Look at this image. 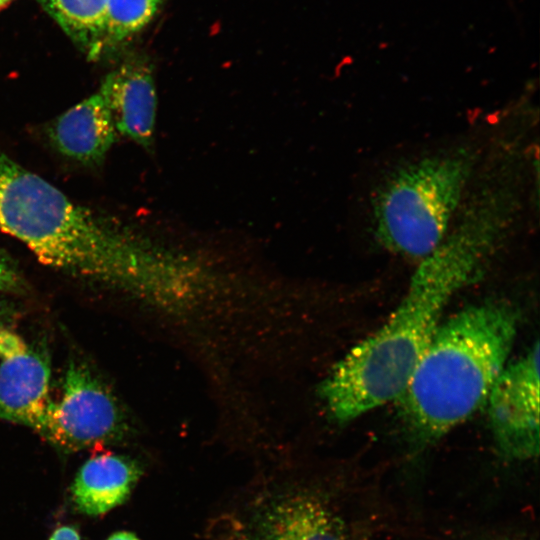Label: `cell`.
Segmentation results:
<instances>
[{"label": "cell", "instance_id": "16", "mask_svg": "<svg viewBox=\"0 0 540 540\" xmlns=\"http://www.w3.org/2000/svg\"><path fill=\"white\" fill-rule=\"evenodd\" d=\"M48 540H81V537L74 526L62 525L52 532Z\"/></svg>", "mask_w": 540, "mask_h": 540}, {"label": "cell", "instance_id": "11", "mask_svg": "<svg viewBox=\"0 0 540 540\" xmlns=\"http://www.w3.org/2000/svg\"><path fill=\"white\" fill-rule=\"evenodd\" d=\"M140 475V466L129 457L110 453L91 457L71 485L72 502L82 514L103 515L129 498Z\"/></svg>", "mask_w": 540, "mask_h": 540}, {"label": "cell", "instance_id": "2", "mask_svg": "<svg viewBox=\"0 0 540 540\" xmlns=\"http://www.w3.org/2000/svg\"><path fill=\"white\" fill-rule=\"evenodd\" d=\"M0 230L43 264L155 300L166 275L135 236L0 150Z\"/></svg>", "mask_w": 540, "mask_h": 540}, {"label": "cell", "instance_id": "14", "mask_svg": "<svg viewBox=\"0 0 540 540\" xmlns=\"http://www.w3.org/2000/svg\"><path fill=\"white\" fill-rule=\"evenodd\" d=\"M29 345L8 328L0 331V359L9 358L26 352Z\"/></svg>", "mask_w": 540, "mask_h": 540}, {"label": "cell", "instance_id": "5", "mask_svg": "<svg viewBox=\"0 0 540 540\" xmlns=\"http://www.w3.org/2000/svg\"><path fill=\"white\" fill-rule=\"evenodd\" d=\"M127 420L116 397L83 362L71 360L62 395L51 403L39 434L61 452L71 453L124 437Z\"/></svg>", "mask_w": 540, "mask_h": 540}, {"label": "cell", "instance_id": "13", "mask_svg": "<svg viewBox=\"0 0 540 540\" xmlns=\"http://www.w3.org/2000/svg\"><path fill=\"white\" fill-rule=\"evenodd\" d=\"M164 0H107L104 23V53L142 30Z\"/></svg>", "mask_w": 540, "mask_h": 540}, {"label": "cell", "instance_id": "12", "mask_svg": "<svg viewBox=\"0 0 540 540\" xmlns=\"http://www.w3.org/2000/svg\"><path fill=\"white\" fill-rule=\"evenodd\" d=\"M71 41L89 58L104 54L107 0H37Z\"/></svg>", "mask_w": 540, "mask_h": 540}, {"label": "cell", "instance_id": "3", "mask_svg": "<svg viewBox=\"0 0 540 540\" xmlns=\"http://www.w3.org/2000/svg\"><path fill=\"white\" fill-rule=\"evenodd\" d=\"M517 324L515 310L500 301L466 307L440 323L398 399L416 446L435 443L486 403Z\"/></svg>", "mask_w": 540, "mask_h": 540}, {"label": "cell", "instance_id": "20", "mask_svg": "<svg viewBox=\"0 0 540 540\" xmlns=\"http://www.w3.org/2000/svg\"><path fill=\"white\" fill-rule=\"evenodd\" d=\"M11 0H0V8L8 4Z\"/></svg>", "mask_w": 540, "mask_h": 540}, {"label": "cell", "instance_id": "18", "mask_svg": "<svg viewBox=\"0 0 540 540\" xmlns=\"http://www.w3.org/2000/svg\"><path fill=\"white\" fill-rule=\"evenodd\" d=\"M107 540H140L134 533L119 531L110 535Z\"/></svg>", "mask_w": 540, "mask_h": 540}, {"label": "cell", "instance_id": "1", "mask_svg": "<svg viewBox=\"0 0 540 540\" xmlns=\"http://www.w3.org/2000/svg\"><path fill=\"white\" fill-rule=\"evenodd\" d=\"M516 228L500 199L477 194L462 204L439 245L418 261L388 320L333 367L321 396L333 420L350 422L398 400L452 297L478 277Z\"/></svg>", "mask_w": 540, "mask_h": 540}, {"label": "cell", "instance_id": "10", "mask_svg": "<svg viewBox=\"0 0 540 540\" xmlns=\"http://www.w3.org/2000/svg\"><path fill=\"white\" fill-rule=\"evenodd\" d=\"M116 128L100 93L93 94L57 117L47 134L63 156L82 164H98L115 142Z\"/></svg>", "mask_w": 540, "mask_h": 540}, {"label": "cell", "instance_id": "6", "mask_svg": "<svg viewBox=\"0 0 540 540\" xmlns=\"http://www.w3.org/2000/svg\"><path fill=\"white\" fill-rule=\"evenodd\" d=\"M486 403L493 440L509 461L539 454V343L505 366Z\"/></svg>", "mask_w": 540, "mask_h": 540}, {"label": "cell", "instance_id": "19", "mask_svg": "<svg viewBox=\"0 0 540 540\" xmlns=\"http://www.w3.org/2000/svg\"><path fill=\"white\" fill-rule=\"evenodd\" d=\"M10 260V258L4 253L2 250H0V262H5Z\"/></svg>", "mask_w": 540, "mask_h": 540}, {"label": "cell", "instance_id": "8", "mask_svg": "<svg viewBox=\"0 0 540 540\" xmlns=\"http://www.w3.org/2000/svg\"><path fill=\"white\" fill-rule=\"evenodd\" d=\"M51 368L43 349L30 347L19 355L0 359V420L41 433L52 400Z\"/></svg>", "mask_w": 540, "mask_h": 540}, {"label": "cell", "instance_id": "17", "mask_svg": "<svg viewBox=\"0 0 540 540\" xmlns=\"http://www.w3.org/2000/svg\"><path fill=\"white\" fill-rule=\"evenodd\" d=\"M11 307L7 306L5 303H0V331L6 329V324L12 317Z\"/></svg>", "mask_w": 540, "mask_h": 540}, {"label": "cell", "instance_id": "15", "mask_svg": "<svg viewBox=\"0 0 540 540\" xmlns=\"http://www.w3.org/2000/svg\"><path fill=\"white\" fill-rule=\"evenodd\" d=\"M22 282L13 261L0 262V292L19 291Z\"/></svg>", "mask_w": 540, "mask_h": 540}, {"label": "cell", "instance_id": "9", "mask_svg": "<svg viewBox=\"0 0 540 540\" xmlns=\"http://www.w3.org/2000/svg\"><path fill=\"white\" fill-rule=\"evenodd\" d=\"M100 95L105 100L116 131L148 148L154 138L157 95L147 62L129 60L106 75Z\"/></svg>", "mask_w": 540, "mask_h": 540}, {"label": "cell", "instance_id": "7", "mask_svg": "<svg viewBox=\"0 0 540 540\" xmlns=\"http://www.w3.org/2000/svg\"><path fill=\"white\" fill-rule=\"evenodd\" d=\"M251 540H349L339 515L319 495L288 490L263 500L248 522Z\"/></svg>", "mask_w": 540, "mask_h": 540}, {"label": "cell", "instance_id": "4", "mask_svg": "<svg viewBox=\"0 0 540 540\" xmlns=\"http://www.w3.org/2000/svg\"><path fill=\"white\" fill-rule=\"evenodd\" d=\"M479 152L457 144L393 167L373 192L369 221L386 251L421 260L442 241L478 173Z\"/></svg>", "mask_w": 540, "mask_h": 540}]
</instances>
